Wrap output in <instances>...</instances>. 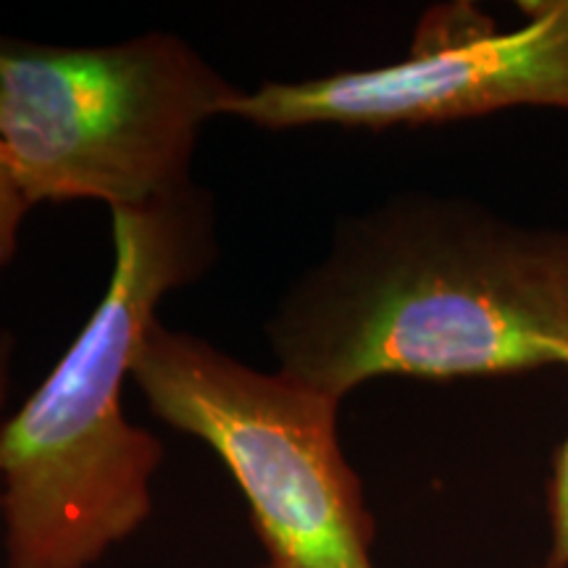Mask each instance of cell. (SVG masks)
<instances>
[{"label": "cell", "instance_id": "1", "mask_svg": "<svg viewBox=\"0 0 568 568\" xmlns=\"http://www.w3.org/2000/svg\"><path fill=\"white\" fill-rule=\"evenodd\" d=\"M266 337L282 374L337 400L379 376L568 368V230L466 197H389L335 226Z\"/></svg>", "mask_w": 568, "mask_h": 568}, {"label": "cell", "instance_id": "2", "mask_svg": "<svg viewBox=\"0 0 568 568\" xmlns=\"http://www.w3.org/2000/svg\"><path fill=\"white\" fill-rule=\"evenodd\" d=\"M113 272L80 337L0 426V516L9 568H90L153 510L161 439L124 418L155 308L216 258L203 190L113 209Z\"/></svg>", "mask_w": 568, "mask_h": 568}, {"label": "cell", "instance_id": "3", "mask_svg": "<svg viewBox=\"0 0 568 568\" xmlns=\"http://www.w3.org/2000/svg\"><path fill=\"white\" fill-rule=\"evenodd\" d=\"M240 92L172 32L95 48L0 38V148L30 209H145L195 187L197 138Z\"/></svg>", "mask_w": 568, "mask_h": 568}, {"label": "cell", "instance_id": "4", "mask_svg": "<svg viewBox=\"0 0 568 568\" xmlns=\"http://www.w3.org/2000/svg\"><path fill=\"white\" fill-rule=\"evenodd\" d=\"M132 382L153 416L203 439L243 489L266 560L376 568L374 516L337 435V397L243 364L205 339L148 326Z\"/></svg>", "mask_w": 568, "mask_h": 568}, {"label": "cell", "instance_id": "5", "mask_svg": "<svg viewBox=\"0 0 568 568\" xmlns=\"http://www.w3.org/2000/svg\"><path fill=\"white\" fill-rule=\"evenodd\" d=\"M524 21L497 30L471 3L435 6L410 51L374 69L332 71L240 92L230 116L264 130L435 126L510 109L568 111V0H524Z\"/></svg>", "mask_w": 568, "mask_h": 568}, {"label": "cell", "instance_id": "6", "mask_svg": "<svg viewBox=\"0 0 568 568\" xmlns=\"http://www.w3.org/2000/svg\"><path fill=\"white\" fill-rule=\"evenodd\" d=\"M550 550L548 568H568V437L552 458V477L548 489Z\"/></svg>", "mask_w": 568, "mask_h": 568}, {"label": "cell", "instance_id": "7", "mask_svg": "<svg viewBox=\"0 0 568 568\" xmlns=\"http://www.w3.org/2000/svg\"><path fill=\"white\" fill-rule=\"evenodd\" d=\"M30 211L24 195H21L17 176L11 172V163L0 148V274L17 255L19 230L24 222V213Z\"/></svg>", "mask_w": 568, "mask_h": 568}, {"label": "cell", "instance_id": "8", "mask_svg": "<svg viewBox=\"0 0 568 568\" xmlns=\"http://www.w3.org/2000/svg\"><path fill=\"white\" fill-rule=\"evenodd\" d=\"M11 337L0 332V408H3L6 389H9V374H11Z\"/></svg>", "mask_w": 568, "mask_h": 568}, {"label": "cell", "instance_id": "9", "mask_svg": "<svg viewBox=\"0 0 568 568\" xmlns=\"http://www.w3.org/2000/svg\"><path fill=\"white\" fill-rule=\"evenodd\" d=\"M258 568H280V566H274V564H272V560H266V564H261Z\"/></svg>", "mask_w": 568, "mask_h": 568}]
</instances>
